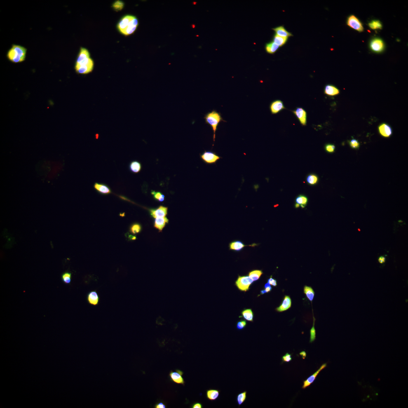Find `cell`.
Instances as JSON below:
<instances>
[{"mask_svg": "<svg viewBox=\"0 0 408 408\" xmlns=\"http://www.w3.org/2000/svg\"><path fill=\"white\" fill-rule=\"evenodd\" d=\"M292 305V301L291 298L288 296H285L284 298L283 301L280 306L276 308V311L279 312H282L286 311L291 307Z\"/></svg>", "mask_w": 408, "mask_h": 408, "instance_id": "obj_17", "label": "cell"}, {"mask_svg": "<svg viewBox=\"0 0 408 408\" xmlns=\"http://www.w3.org/2000/svg\"><path fill=\"white\" fill-rule=\"evenodd\" d=\"M273 29L275 31L276 35L280 37L288 38L289 36H292V34L286 30L283 26L275 28Z\"/></svg>", "mask_w": 408, "mask_h": 408, "instance_id": "obj_23", "label": "cell"}, {"mask_svg": "<svg viewBox=\"0 0 408 408\" xmlns=\"http://www.w3.org/2000/svg\"><path fill=\"white\" fill-rule=\"evenodd\" d=\"M124 3L123 2L120 1H117L113 3L112 7L115 10H116V11H121V10L123 9V8L124 7Z\"/></svg>", "mask_w": 408, "mask_h": 408, "instance_id": "obj_37", "label": "cell"}, {"mask_svg": "<svg viewBox=\"0 0 408 408\" xmlns=\"http://www.w3.org/2000/svg\"><path fill=\"white\" fill-rule=\"evenodd\" d=\"M324 93L329 96H335L339 95L340 90L336 87L332 85H326L324 89Z\"/></svg>", "mask_w": 408, "mask_h": 408, "instance_id": "obj_20", "label": "cell"}, {"mask_svg": "<svg viewBox=\"0 0 408 408\" xmlns=\"http://www.w3.org/2000/svg\"><path fill=\"white\" fill-rule=\"evenodd\" d=\"M253 282L249 276H238L235 284L239 290L246 292L249 290V287Z\"/></svg>", "mask_w": 408, "mask_h": 408, "instance_id": "obj_5", "label": "cell"}, {"mask_svg": "<svg viewBox=\"0 0 408 408\" xmlns=\"http://www.w3.org/2000/svg\"><path fill=\"white\" fill-rule=\"evenodd\" d=\"M347 24L349 27L359 32H363L364 30V28L361 22L354 15H350L348 17Z\"/></svg>", "mask_w": 408, "mask_h": 408, "instance_id": "obj_7", "label": "cell"}, {"mask_svg": "<svg viewBox=\"0 0 408 408\" xmlns=\"http://www.w3.org/2000/svg\"><path fill=\"white\" fill-rule=\"evenodd\" d=\"M279 47L274 42H271L266 44V51L268 53L273 54L276 52Z\"/></svg>", "mask_w": 408, "mask_h": 408, "instance_id": "obj_29", "label": "cell"}, {"mask_svg": "<svg viewBox=\"0 0 408 408\" xmlns=\"http://www.w3.org/2000/svg\"><path fill=\"white\" fill-rule=\"evenodd\" d=\"M142 228L141 225L139 224H134L130 227V231L131 233L134 234L139 233L142 231Z\"/></svg>", "mask_w": 408, "mask_h": 408, "instance_id": "obj_35", "label": "cell"}, {"mask_svg": "<svg viewBox=\"0 0 408 408\" xmlns=\"http://www.w3.org/2000/svg\"><path fill=\"white\" fill-rule=\"evenodd\" d=\"M313 318H314L313 324V327H312V328L311 329V330H310V343H312L313 342L315 341V338H316V333H315V317H313Z\"/></svg>", "mask_w": 408, "mask_h": 408, "instance_id": "obj_36", "label": "cell"}, {"mask_svg": "<svg viewBox=\"0 0 408 408\" xmlns=\"http://www.w3.org/2000/svg\"><path fill=\"white\" fill-rule=\"evenodd\" d=\"M220 394V391L219 390L210 389L206 391V397L208 400L211 401H215L219 398Z\"/></svg>", "mask_w": 408, "mask_h": 408, "instance_id": "obj_21", "label": "cell"}, {"mask_svg": "<svg viewBox=\"0 0 408 408\" xmlns=\"http://www.w3.org/2000/svg\"><path fill=\"white\" fill-rule=\"evenodd\" d=\"M247 391H244L243 392L239 393L238 395L237 396L236 398V402L238 404L239 407H240V406H241V405L245 402L246 400H247Z\"/></svg>", "mask_w": 408, "mask_h": 408, "instance_id": "obj_28", "label": "cell"}, {"mask_svg": "<svg viewBox=\"0 0 408 408\" xmlns=\"http://www.w3.org/2000/svg\"><path fill=\"white\" fill-rule=\"evenodd\" d=\"M263 272L260 270H254L249 273V276L254 282L259 279L263 274Z\"/></svg>", "mask_w": 408, "mask_h": 408, "instance_id": "obj_27", "label": "cell"}, {"mask_svg": "<svg viewBox=\"0 0 408 408\" xmlns=\"http://www.w3.org/2000/svg\"><path fill=\"white\" fill-rule=\"evenodd\" d=\"M149 211L151 217L153 218L165 217L167 214L168 207L160 206L156 209H149Z\"/></svg>", "mask_w": 408, "mask_h": 408, "instance_id": "obj_9", "label": "cell"}, {"mask_svg": "<svg viewBox=\"0 0 408 408\" xmlns=\"http://www.w3.org/2000/svg\"><path fill=\"white\" fill-rule=\"evenodd\" d=\"M272 288L271 286H270V287H268L266 288H265V291L266 293H268L271 292V291L272 290Z\"/></svg>", "mask_w": 408, "mask_h": 408, "instance_id": "obj_46", "label": "cell"}, {"mask_svg": "<svg viewBox=\"0 0 408 408\" xmlns=\"http://www.w3.org/2000/svg\"><path fill=\"white\" fill-rule=\"evenodd\" d=\"M256 244H253L251 245H245L241 241H235L232 242L229 244V249L235 252H240L245 247H254Z\"/></svg>", "mask_w": 408, "mask_h": 408, "instance_id": "obj_18", "label": "cell"}, {"mask_svg": "<svg viewBox=\"0 0 408 408\" xmlns=\"http://www.w3.org/2000/svg\"><path fill=\"white\" fill-rule=\"evenodd\" d=\"M138 25L137 18L133 16L128 15L122 18L117 25V28L122 34L125 36L133 34Z\"/></svg>", "mask_w": 408, "mask_h": 408, "instance_id": "obj_2", "label": "cell"}, {"mask_svg": "<svg viewBox=\"0 0 408 408\" xmlns=\"http://www.w3.org/2000/svg\"><path fill=\"white\" fill-rule=\"evenodd\" d=\"M166 406L163 402H160L157 403L155 406V408H165Z\"/></svg>", "mask_w": 408, "mask_h": 408, "instance_id": "obj_44", "label": "cell"}, {"mask_svg": "<svg viewBox=\"0 0 408 408\" xmlns=\"http://www.w3.org/2000/svg\"><path fill=\"white\" fill-rule=\"evenodd\" d=\"M169 220L166 217H158L155 219L154 227L161 232L166 224H168Z\"/></svg>", "mask_w": 408, "mask_h": 408, "instance_id": "obj_19", "label": "cell"}, {"mask_svg": "<svg viewBox=\"0 0 408 408\" xmlns=\"http://www.w3.org/2000/svg\"><path fill=\"white\" fill-rule=\"evenodd\" d=\"M292 360V355L289 354L288 353L286 354L282 357V360L283 362H290Z\"/></svg>", "mask_w": 408, "mask_h": 408, "instance_id": "obj_41", "label": "cell"}, {"mask_svg": "<svg viewBox=\"0 0 408 408\" xmlns=\"http://www.w3.org/2000/svg\"><path fill=\"white\" fill-rule=\"evenodd\" d=\"M93 67L94 62L89 52L86 48H81L75 64L76 72L79 74H88L93 71Z\"/></svg>", "mask_w": 408, "mask_h": 408, "instance_id": "obj_1", "label": "cell"}, {"mask_svg": "<svg viewBox=\"0 0 408 408\" xmlns=\"http://www.w3.org/2000/svg\"><path fill=\"white\" fill-rule=\"evenodd\" d=\"M306 180L308 184L311 185H314L317 184L318 182V177L315 174H310L307 177Z\"/></svg>", "mask_w": 408, "mask_h": 408, "instance_id": "obj_30", "label": "cell"}, {"mask_svg": "<svg viewBox=\"0 0 408 408\" xmlns=\"http://www.w3.org/2000/svg\"><path fill=\"white\" fill-rule=\"evenodd\" d=\"M87 300L89 304L92 306H97L98 305L100 298L97 291L93 290L89 292L87 294Z\"/></svg>", "mask_w": 408, "mask_h": 408, "instance_id": "obj_14", "label": "cell"}, {"mask_svg": "<svg viewBox=\"0 0 408 408\" xmlns=\"http://www.w3.org/2000/svg\"><path fill=\"white\" fill-rule=\"evenodd\" d=\"M300 206L299 204L297 203H296L295 205V208H299Z\"/></svg>", "mask_w": 408, "mask_h": 408, "instance_id": "obj_50", "label": "cell"}, {"mask_svg": "<svg viewBox=\"0 0 408 408\" xmlns=\"http://www.w3.org/2000/svg\"><path fill=\"white\" fill-rule=\"evenodd\" d=\"M369 48L375 53H381L384 50L385 43L381 38H375L371 40L369 43Z\"/></svg>", "mask_w": 408, "mask_h": 408, "instance_id": "obj_8", "label": "cell"}, {"mask_svg": "<svg viewBox=\"0 0 408 408\" xmlns=\"http://www.w3.org/2000/svg\"><path fill=\"white\" fill-rule=\"evenodd\" d=\"M93 187L97 193L101 194L107 195L111 193L110 188L105 184L96 183L94 184Z\"/></svg>", "mask_w": 408, "mask_h": 408, "instance_id": "obj_16", "label": "cell"}, {"mask_svg": "<svg viewBox=\"0 0 408 408\" xmlns=\"http://www.w3.org/2000/svg\"><path fill=\"white\" fill-rule=\"evenodd\" d=\"M268 283H269L270 285L273 286V287H276L277 285V280L272 278L271 276V278L268 279Z\"/></svg>", "mask_w": 408, "mask_h": 408, "instance_id": "obj_42", "label": "cell"}, {"mask_svg": "<svg viewBox=\"0 0 408 408\" xmlns=\"http://www.w3.org/2000/svg\"><path fill=\"white\" fill-rule=\"evenodd\" d=\"M378 130L380 135L385 138H388L392 134L391 127L386 123H383L378 127Z\"/></svg>", "mask_w": 408, "mask_h": 408, "instance_id": "obj_15", "label": "cell"}, {"mask_svg": "<svg viewBox=\"0 0 408 408\" xmlns=\"http://www.w3.org/2000/svg\"><path fill=\"white\" fill-rule=\"evenodd\" d=\"M247 325L246 321L241 320L238 322L236 325V328L238 330H243L245 328Z\"/></svg>", "mask_w": 408, "mask_h": 408, "instance_id": "obj_39", "label": "cell"}, {"mask_svg": "<svg viewBox=\"0 0 408 408\" xmlns=\"http://www.w3.org/2000/svg\"><path fill=\"white\" fill-rule=\"evenodd\" d=\"M350 147L353 149H358L360 146V143L356 139H352L348 142Z\"/></svg>", "mask_w": 408, "mask_h": 408, "instance_id": "obj_38", "label": "cell"}, {"mask_svg": "<svg viewBox=\"0 0 408 408\" xmlns=\"http://www.w3.org/2000/svg\"><path fill=\"white\" fill-rule=\"evenodd\" d=\"M327 363L323 364V365L321 366L320 368L314 374L310 376L307 379L303 381V385L302 388L303 389L306 388H308V387H309L310 385L312 383L315 381V379H316L317 376L319 374V373H320L322 370H323L325 368L327 367Z\"/></svg>", "mask_w": 408, "mask_h": 408, "instance_id": "obj_12", "label": "cell"}, {"mask_svg": "<svg viewBox=\"0 0 408 408\" xmlns=\"http://www.w3.org/2000/svg\"><path fill=\"white\" fill-rule=\"evenodd\" d=\"M270 286H271V285H270V284L269 283H267L265 284V285L264 287L265 288H266L270 287Z\"/></svg>", "mask_w": 408, "mask_h": 408, "instance_id": "obj_49", "label": "cell"}, {"mask_svg": "<svg viewBox=\"0 0 408 408\" xmlns=\"http://www.w3.org/2000/svg\"><path fill=\"white\" fill-rule=\"evenodd\" d=\"M142 165L138 161H133L129 165V170L131 172L135 174L138 173L142 170Z\"/></svg>", "mask_w": 408, "mask_h": 408, "instance_id": "obj_22", "label": "cell"}, {"mask_svg": "<svg viewBox=\"0 0 408 408\" xmlns=\"http://www.w3.org/2000/svg\"><path fill=\"white\" fill-rule=\"evenodd\" d=\"M62 282L66 284L70 283L71 280V274L69 272H65L61 276Z\"/></svg>", "mask_w": 408, "mask_h": 408, "instance_id": "obj_34", "label": "cell"}, {"mask_svg": "<svg viewBox=\"0 0 408 408\" xmlns=\"http://www.w3.org/2000/svg\"><path fill=\"white\" fill-rule=\"evenodd\" d=\"M241 313L242 316L246 320L249 322H253L254 314L252 309L244 310Z\"/></svg>", "mask_w": 408, "mask_h": 408, "instance_id": "obj_25", "label": "cell"}, {"mask_svg": "<svg viewBox=\"0 0 408 408\" xmlns=\"http://www.w3.org/2000/svg\"><path fill=\"white\" fill-rule=\"evenodd\" d=\"M300 355L302 356L303 359H305V357L306 356V354L305 351L301 352V353H300Z\"/></svg>", "mask_w": 408, "mask_h": 408, "instance_id": "obj_47", "label": "cell"}, {"mask_svg": "<svg viewBox=\"0 0 408 408\" xmlns=\"http://www.w3.org/2000/svg\"><path fill=\"white\" fill-rule=\"evenodd\" d=\"M204 119L206 123L210 125L213 131V139L214 142L215 141V132L219 123L221 121H226L223 119L220 113L214 110L206 114Z\"/></svg>", "mask_w": 408, "mask_h": 408, "instance_id": "obj_4", "label": "cell"}, {"mask_svg": "<svg viewBox=\"0 0 408 408\" xmlns=\"http://www.w3.org/2000/svg\"><path fill=\"white\" fill-rule=\"evenodd\" d=\"M129 238L130 240H135L137 238L135 236L132 235H129Z\"/></svg>", "mask_w": 408, "mask_h": 408, "instance_id": "obj_48", "label": "cell"}, {"mask_svg": "<svg viewBox=\"0 0 408 408\" xmlns=\"http://www.w3.org/2000/svg\"><path fill=\"white\" fill-rule=\"evenodd\" d=\"M183 372L179 370L175 371H171L170 374V379L172 382L177 384L184 385L185 382L182 375Z\"/></svg>", "mask_w": 408, "mask_h": 408, "instance_id": "obj_10", "label": "cell"}, {"mask_svg": "<svg viewBox=\"0 0 408 408\" xmlns=\"http://www.w3.org/2000/svg\"><path fill=\"white\" fill-rule=\"evenodd\" d=\"M293 112L301 124L303 126H306L307 123V114L306 111L302 108L297 107Z\"/></svg>", "mask_w": 408, "mask_h": 408, "instance_id": "obj_11", "label": "cell"}, {"mask_svg": "<svg viewBox=\"0 0 408 408\" xmlns=\"http://www.w3.org/2000/svg\"><path fill=\"white\" fill-rule=\"evenodd\" d=\"M27 49L21 45L13 44L7 53L8 60L14 63L22 62L25 60Z\"/></svg>", "mask_w": 408, "mask_h": 408, "instance_id": "obj_3", "label": "cell"}, {"mask_svg": "<svg viewBox=\"0 0 408 408\" xmlns=\"http://www.w3.org/2000/svg\"><path fill=\"white\" fill-rule=\"evenodd\" d=\"M368 25L369 27L373 29H381L383 28L382 24L378 20L371 21L369 23Z\"/></svg>", "mask_w": 408, "mask_h": 408, "instance_id": "obj_31", "label": "cell"}, {"mask_svg": "<svg viewBox=\"0 0 408 408\" xmlns=\"http://www.w3.org/2000/svg\"><path fill=\"white\" fill-rule=\"evenodd\" d=\"M191 407L193 408H203V405L201 403L196 402L193 404Z\"/></svg>", "mask_w": 408, "mask_h": 408, "instance_id": "obj_43", "label": "cell"}, {"mask_svg": "<svg viewBox=\"0 0 408 408\" xmlns=\"http://www.w3.org/2000/svg\"><path fill=\"white\" fill-rule=\"evenodd\" d=\"M270 108L272 114H276L285 109L283 102L280 100L272 102L270 104Z\"/></svg>", "mask_w": 408, "mask_h": 408, "instance_id": "obj_13", "label": "cell"}, {"mask_svg": "<svg viewBox=\"0 0 408 408\" xmlns=\"http://www.w3.org/2000/svg\"><path fill=\"white\" fill-rule=\"evenodd\" d=\"M288 40V38H285L280 37L275 34L274 38V42L279 47L282 46L286 43Z\"/></svg>", "mask_w": 408, "mask_h": 408, "instance_id": "obj_32", "label": "cell"}, {"mask_svg": "<svg viewBox=\"0 0 408 408\" xmlns=\"http://www.w3.org/2000/svg\"><path fill=\"white\" fill-rule=\"evenodd\" d=\"M335 146L334 144H326L325 146V150L329 153H333L335 150Z\"/></svg>", "mask_w": 408, "mask_h": 408, "instance_id": "obj_40", "label": "cell"}, {"mask_svg": "<svg viewBox=\"0 0 408 408\" xmlns=\"http://www.w3.org/2000/svg\"><path fill=\"white\" fill-rule=\"evenodd\" d=\"M308 202V199L306 196L300 195L296 199V203L299 204L302 208L306 207Z\"/></svg>", "mask_w": 408, "mask_h": 408, "instance_id": "obj_26", "label": "cell"}, {"mask_svg": "<svg viewBox=\"0 0 408 408\" xmlns=\"http://www.w3.org/2000/svg\"><path fill=\"white\" fill-rule=\"evenodd\" d=\"M151 194L152 195L154 199L157 200V201L159 202H163L164 201L165 195H163L160 192L152 191Z\"/></svg>", "mask_w": 408, "mask_h": 408, "instance_id": "obj_33", "label": "cell"}, {"mask_svg": "<svg viewBox=\"0 0 408 408\" xmlns=\"http://www.w3.org/2000/svg\"><path fill=\"white\" fill-rule=\"evenodd\" d=\"M303 292L309 300L312 302L315 297V292L311 287L305 286L303 288Z\"/></svg>", "mask_w": 408, "mask_h": 408, "instance_id": "obj_24", "label": "cell"}, {"mask_svg": "<svg viewBox=\"0 0 408 408\" xmlns=\"http://www.w3.org/2000/svg\"><path fill=\"white\" fill-rule=\"evenodd\" d=\"M385 260H386V258L384 257L381 256V257H379V259H378V261H379V262L380 264H383V263L385 262Z\"/></svg>", "mask_w": 408, "mask_h": 408, "instance_id": "obj_45", "label": "cell"}, {"mask_svg": "<svg viewBox=\"0 0 408 408\" xmlns=\"http://www.w3.org/2000/svg\"><path fill=\"white\" fill-rule=\"evenodd\" d=\"M200 156L203 162L208 165L215 164L219 160L222 158L215 152L211 151H205L200 155Z\"/></svg>", "mask_w": 408, "mask_h": 408, "instance_id": "obj_6", "label": "cell"}]
</instances>
